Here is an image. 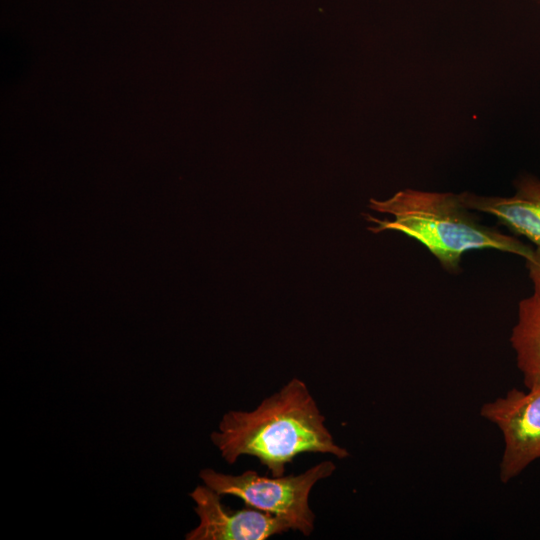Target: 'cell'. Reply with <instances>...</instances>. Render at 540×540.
Returning a JSON list of instances; mask_svg holds the SVG:
<instances>
[{"label":"cell","mask_w":540,"mask_h":540,"mask_svg":"<svg viewBox=\"0 0 540 540\" xmlns=\"http://www.w3.org/2000/svg\"><path fill=\"white\" fill-rule=\"evenodd\" d=\"M211 441L233 464L254 456L271 476H283L286 465L301 453H327L339 459L349 452L337 445L305 382L293 378L252 411L225 413Z\"/></svg>","instance_id":"1"},{"label":"cell","mask_w":540,"mask_h":540,"mask_svg":"<svg viewBox=\"0 0 540 540\" xmlns=\"http://www.w3.org/2000/svg\"><path fill=\"white\" fill-rule=\"evenodd\" d=\"M369 208L392 219L365 215L368 229L401 232L425 246L442 267L455 273L462 256L472 250L493 249L530 259L534 248L514 236L479 222L460 194L404 189L386 200L371 199Z\"/></svg>","instance_id":"2"},{"label":"cell","mask_w":540,"mask_h":540,"mask_svg":"<svg viewBox=\"0 0 540 540\" xmlns=\"http://www.w3.org/2000/svg\"><path fill=\"white\" fill-rule=\"evenodd\" d=\"M336 469L330 461H322L298 475L265 477L247 470L229 475L213 469L201 470L204 485L219 495L242 499L249 507L273 514L287 521L292 530L309 536L314 529L315 515L309 505V495L320 480L330 477Z\"/></svg>","instance_id":"3"},{"label":"cell","mask_w":540,"mask_h":540,"mask_svg":"<svg viewBox=\"0 0 540 540\" xmlns=\"http://www.w3.org/2000/svg\"><path fill=\"white\" fill-rule=\"evenodd\" d=\"M480 415L503 436L501 482L511 481L540 459V387L526 391L512 388L504 397L483 404Z\"/></svg>","instance_id":"4"},{"label":"cell","mask_w":540,"mask_h":540,"mask_svg":"<svg viewBox=\"0 0 540 540\" xmlns=\"http://www.w3.org/2000/svg\"><path fill=\"white\" fill-rule=\"evenodd\" d=\"M189 495L200 521L186 534L187 540H265L292 530L284 519L253 507L227 510L221 495L206 485L197 486Z\"/></svg>","instance_id":"5"},{"label":"cell","mask_w":540,"mask_h":540,"mask_svg":"<svg viewBox=\"0 0 540 540\" xmlns=\"http://www.w3.org/2000/svg\"><path fill=\"white\" fill-rule=\"evenodd\" d=\"M512 196H479L460 193L463 203L472 211L495 217L513 233L540 247V180L524 176L515 184Z\"/></svg>","instance_id":"6"},{"label":"cell","mask_w":540,"mask_h":540,"mask_svg":"<svg viewBox=\"0 0 540 540\" xmlns=\"http://www.w3.org/2000/svg\"><path fill=\"white\" fill-rule=\"evenodd\" d=\"M517 366L526 388L540 387V296L532 295L518 304L517 321L510 335Z\"/></svg>","instance_id":"7"},{"label":"cell","mask_w":540,"mask_h":540,"mask_svg":"<svg viewBox=\"0 0 540 540\" xmlns=\"http://www.w3.org/2000/svg\"><path fill=\"white\" fill-rule=\"evenodd\" d=\"M526 266L533 284L534 293L540 296V247L534 248L533 255L526 260Z\"/></svg>","instance_id":"8"}]
</instances>
